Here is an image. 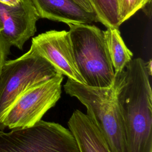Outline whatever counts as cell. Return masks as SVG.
I'll list each match as a JSON object with an SVG mask.
<instances>
[{
	"mask_svg": "<svg viewBox=\"0 0 152 152\" xmlns=\"http://www.w3.org/2000/svg\"><path fill=\"white\" fill-rule=\"evenodd\" d=\"M79 7L88 12L94 13L93 8L89 0H72Z\"/></svg>",
	"mask_w": 152,
	"mask_h": 152,
	"instance_id": "15",
	"label": "cell"
},
{
	"mask_svg": "<svg viewBox=\"0 0 152 152\" xmlns=\"http://www.w3.org/2000/svg\"><path fill=\"white\" fill-rule=\"evenodd\" d=\"M11 45L0 32V77L2 66L10 52Z\"/></svg>",
	"mask_w": 152,
	"mask_h": 152,
	"instance_id": "14",
	"label": "cell"
},
{
	"mask_svg": "<svg viewBox=\"0 0 152 152\" xmlns=\"http://www.w3.org/2000/svg\"><path fill=\"white\" fill-rule=\"evenodd\" d=\"M31 45L61 74L85 84L75 62L68 31H46L33 37Z\"/></svg>",
	"mask_w": 152,
	"mask_h": 152,
	"instance_id": "7",
	"label": "cell"
},
{
	"mask_svg": "<svg viewBox=\"0 0 152 152\" xmlns=\"http://www.w3.org/2000/svg\"><path fill=\"white\" fill-rule=\"evenodd\" d=\"M104 36L115 73L120 72L132 59L133 53L125 45L119 28H107Z\"/></svg>",
	"mask_w": 152,
	"mask_h": 152,
	"instance_id": "11",
	"label": "cell"
},
{
	"mask_svg": "<svg viewBox=\"0 0 152 152\" xmlns=\"http://www.w3.org/2000/svg\"><path fill=\"white\" fill-rule=\"evenodd\" d=\"M39 18L63 22L68 24L98 22L95 13L88 12L72 0H28Z\"/></svg>",
	"mask_w": 152,
	"mask_h": 152,
	"instance_id": "9",
	"label": "cell"
},
{
	"mask_svg": "<svg viewBox=\"0 0 152 152\" xmlns=\"http://www.w3.org/2000/svg\"><path fill=\"white\" fill-rule=\"evenodd\" d=\"M62 81L63 75L59 73L28 88L5 114L0 131L29 127L40 121L60 99Z\"/></svg>",
	"mask_w": 152,
	"mask_h": 152,
	"instance_id": "6",
	"label": "cell"
},
{
	"mask_svg": "<svg viewBox=\"0 0 152 152\" xmlns=\"http://www.w3.org/2000/svg\"><path fill=\"white\" fill-rule=\"evenodd\" d=\"M96 15L98 22L107 28H119L116 0H89Z\"/></svg>",
	"mask_w": 152,
	"mask_h": 152,
	"instance_id": "12",
	"label": "cell"
},
{
	"mask_svg": "<svg viewBox=\"0 0 152 152\" xmlns=\"http://www.w3.org/2000/svg\"><path fill=\"white\" fill-rule=\"evenodd\" d=\"M68 26L75 62L85 84L94 87L110 86L115 74L104 31L90 24Z\"/></svg>",
	"mask_w": 152,
	"mask_h": 152,
	"instance_id": "3",
	"label": "cell"
},
{
	"mask_svg": "<svg viewBox=\"0 0 152 152\" xmlns=\"http://www.w3.org/2000/svg\"><path fill=\"white\" fill-rule=\"evenodd\" d=\"M2 24L0 21V32L2 31Z\"/></svg>",
	"mask_w": 152,
	"mask_h": 152,
	"instance_id": "17",
	"label": "cell"
},
{
	"mask_svg": "<svg viewBox=\"0 0 152 152\" xmlns=\"http://www.w3.org/2000/svg\"><path fill=\"white\" fill-rule=\"evenodd\" d=\"M151 61L132 59L123 71L118 92L126 152H152Z\"/></svg>",
	"mask_w": 152,
	"mask_h": 152,
	"instance_id": "1",
	"label": "cell"
},
{
	"mask_svg": "<svg viewBox=\"0 0 152 152\" xmlns=\"http://www.w3.org/2000/svg\"><path fill=\"white\" fill-rule=\"evenodd\" d=\"M20 0H0V3L7 6L14 7L19 4Z\"/></svg>",
	"mask_w": 152,
	"mask_h": 152,
	"instance_id": "16",
	"label": "cell"
},
{
	"mask_svg": "<svg viewBox=\"0 0 152 152\" xmlns=\"http://www.w3.org/2000/svg\"><path fill=\"white\" fill-rule=\"evenodd\" d=\"M123 71L115 73L112 84L107 87H90L69 78L64 86L66 94L76 97L86 106V115L98 128L112 152H126L124 122L118 100Z\"/></svg>",
	"mask_w": 152,
	"mask_h": 152,
	"instance_id": "2",
	"label": "cell"
},
{
	"mask_svg": "<svg viewBox=\"0 0 152 152\" xmlns=\"http://www.w3.org/2000/svg\"><path fill=\"white\" fill-rule=\"evenodd\" d=\"M119 24L121 26L137 11L144 8L151 0H116Z\"/></svg>",
	"mask_w": 152,
	"mask_h": 152,
	"instance_id": "13",
	"label": "cell"
},
{
	"mask_svg": "<svg viewBox=\"0 0 152 152\" xmlns=\"http://www.w3.org/2000/svg\"><path fill=\"white\" fill-rule=\"evenodd\" d=\"M68 125L80 152H112L98 128L86 114L75 110Z\"/></svg>",
	"mask_w": 152,
	"mask_h": 152,
	"instance_id": "10",
	"label": "cell"
},
{
	"mask_svg": "<svg viewBox=\"0 0 152 152\" xmlns=\"http://www.w3.org/2000/svg\"><path fill=\"white\" fill-rule=\"evenodd\" d=\"M59 73L32 45L19 58L6 61L0 77V124L7 110L25 91Z\"/></svg>",
	"mask_w": 152,
	"mask_h": 152,
	"instance_id": "4",
	"label": "cell"
},
{
	"mask_svg": "<svg viewBox=\"0 0 152 152\" xmlns=\"http://www.w3.org/2000/svg\"><path fill=\"white\" fill-rule=\"evenodd\" d=\"M39 17L28 0H20L14 7L0 3V21L2 26L1 33L10 43L19 49L36 31V24Z\"/></svg>",
	"mask_w": 152,
	"mask_h": 152,
	"instance_id": "8",
	"label": "cell"
},
{
	"mask_svg": "<svg viewBox=\"0 0 152 152\" xmlns=\"http://www.w3.org/2000/svg\"><path fill=\"white\" fill-rule=\"evenodd\" d=\"M0 152H80L69 129L40 120L33 126L0 131Z\"/></svg>",
	"mask_w": 152,
	"mask_h": 152,
	"instance_id": "5",
	"label": "cell"
}]
</instances>
